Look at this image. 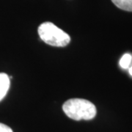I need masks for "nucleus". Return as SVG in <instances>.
Listing matches in <instances>:
<instances>
[{
	"mask_svg": "<svg viewBox=\"0 0 132 132\" xmlns=\"http://www.w3.org/2000/svg\"><path fill=\"white\" fill-rule=\"evenodd\" d=\"M0 132H13V130L7 126L0 123Z\"/></svg>",
	"mask_w": 132,
	"mask_h": 132,
	"instance_id": "6",
	"label": "nucleus"
},
{
	"mask_svg": "<svg viewBox=\"0 0 132 132\" xmlns=\"http://www.w3.org/2000/svg\"><path fill=\"white\" fill-rule=\"evenodd\" d=\"M38 34L43 42L52 46L64 47L70 41V36L52 22H44L38 27Z\"/></svg>",
	"mask_w": 132,
	"mask_h": 132,
	"instance_id": "2",
	"label": "nucleus"
},
{
	"mask_svg": "<svg viewBox=\"0 0 132 132\" xmlns=\"http://www.w3.org/2000/svg\"><path fill=\"white\" fill-rule=\"evenodd\" d=\"M132 61V56L130 54H125L123 57H121L120 60V66L123 69H127L129 68Z\"/></svg>",
	"mask_w": 132,
	"mask_h": 132,
	"instance_id": "5",
	"label": "nucleus"
},
{
	"mask_svg": "<svg viewBox=\"0 0 132 132\" xmlns=\"http://www.w3.org/2000/svg\"><path fill=\"white\" fill-rule=\"evenodd\" d=\"M128 71H129V73H130V75L132 76V65L129 68V70H128Z\"/></svg>",
	"mask_w": 132,
	"mask_h": 132,
	"instance_id": "7",
	"label": "nucleus"
},
{
	"mask_svg": "<svg viewBox=\"0 0 132 132\" xmlns=\"http://www.w3.org/2000/svg\"><path fill=\"white\" fill-rule=\"evenodd\" d=\"M10 85V77L5 73H0V101L8 92Z\"/></svg>",
	"mask_w": 132,
	"mask_h": 132,
	"instance_id": "3",
	"label": "nucleus"
},
{
	"mask_svg": "<svg viewBox=\"0 0 132 132\" xmlns=\"http://www.w3.org/2000/svg\"><path fill=\"white\" fill-rule=\"evenodd\" d=\"M112 2L118 8L132 12V0H112Z\"/></svg>",
	"mask_w": 132,
	"mask_h": 132,
	"instance_id": "4",
	"label": "nucleus"
},
{
	"mask_svg": "<svg viewBox=\"0 0 132 132\" xmlns=\"http://www.w3.org/2000/svg\"><path fill=\"white\" fill-rule=\"evenodd\" d=\"M66 115L74 120H90L97 114L94 104L86 99L71 98L68 100L62 106Z\"/></svg>",
	"mask_w": 132,
	"mask_h": 132,
	"instance_id": "1",
	"label": "nucleus"
}]
</instances>
